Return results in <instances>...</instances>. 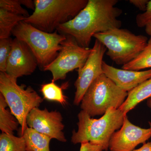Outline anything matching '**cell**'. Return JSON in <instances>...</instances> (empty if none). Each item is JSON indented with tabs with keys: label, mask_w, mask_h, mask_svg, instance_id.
<instances>
[{
	"label": "cell",
	"mask_w": 151,
	"mask_h": 151,
	"mask_svg": "<svg viewBox=\"0 0 151 151\" xmlns=\"http://www.w3.org/2000/svg\"><path fill=\"white\" fill-rule=\"evenodd\" d=\"M118 0H88L86 6L71 20L59 26L60 34L73 37L80 46L89 48L92 37L99 33L120 28L118 18L123 11L115 6Z\"/></svg>",
	"instance_id": "obj_1"
},
{
	"label": "cell",
	"mask_w": 151,
	"mask_h": 151,
	"mask_svg": "<svg viewBox=\"0 0 151 151\" xmlns=\"http://www.w3.org/2000/svg\"><path fill=\"white\" fill-rule=\"evenodd\" d=\"M125 115L119 109L111 108L99 119H94L81 110L78 115V129L73 130L71 142L73 144L89 142L102 146L108 151L111 136L121 129Z\"/></svg>",
	"instance_id": "obj_2"
},
{
	"label": "cell",
	"mask_w": 151,
	"mask_h": 151,
	"mask_svg": "<svg viewBox=\"0 0 151 151\" xmlns=\"http://www.w3.org/2000/svg\"><path fill=\"white\" fill-rule=\"evenodd\" d=\"M35 9L23 21L38 29L52 33L71 20L86 6L88 0H34Z\"/></svg>",
	"instance_id": "obj_3"
},
{
	"label": "cell",
	"mask_w": 151,
	"mask_h": 151,
	"mask_svg": "<svg viewBox=\"0 0 151 151\" xmlns=\"http://www.w3.org/2000/svg\"><path fill=\"white\" fill-rule=\"evenodd\" d=\"M12 34L29 47L42 69L56 58L61 49L60 43L66 38V35L57 30L46 32L24 21L16 26Z\"/></svg>",
	"instance_id": "obj_4"
},
{
	"label": "cell",
	"mask_w": 151,
	"mask_h": 151,
	"mask_svg": "<svg viewBox=\"0 0 151 151\" xmlns=\"http://www.w3.org/2000/svg\"><path fill=\"white\" fill-rule=\"evenodd\" d=\"M0 93L12 114L21 126V135L28 128L27 119L34 108H38L43 99L30 86L19 85L17 79L5 72L0 73Z\"/></svg>",
	"instance_id": "obj_5"
},
{
	"label": "cell",
	"mask_w": 151,
	"mask_h": 151,
	"mask_svg": "<svg viewBox=\"0 0 151 151\" xmlns=\"http://www.w3.org/2000/svg\"><path fill=\"white\" fill-rule=\"evenodd\" d=\"M94 38L105 45L106 54L118 65H125L136 58L147 46L145 36L136 35L129 30L115 29L99 33Z\"/></svg>",
	"instance_id": "obj_6"
},
{
	"label": "cell",
	"mask_w": 151,
	"mask_h": 151,
	"mask_svg": "<svg viewBox=\"0 0 151 151\" xmlns=\"http://www.w3.org/2000/svg\"><path fill=\"white\" fill-rule=\"evenodd\" d=\"M128 92L116 86L111 79L101 74L91 84L81 101V108L91 117L104 115L111 108L119 109Z\"/></svg>",
	"instance_id": "obj_7"
},
{
	"label": "cell",
	"mask_w": 151,
	"mask_h": 151,
	"mask_svg": "<svg viewBox=\"0 0 151 151\" xmlns=\"http://www.w3.org/2000/svg\"><path fill=\"white\" fill-rule=\"evenodd\" d=\"M66 35L58 56L43 69L51 72L54 81L64 80L68 72L83 67L92 52V48L82 47L73 37Z\"/></svg>",
	"instance_id": "obj_8"
},
{
	"label": "cell",
	"mask_w": 151,
	"mask_h": 151,
	"mask_svg": "<svg viewBox=\"0 0 151 151\" xmlns=\"http://www.w3.org/2000/svg\"><path fill=\"white\" fill-rule=\"evenodd\" d=\"M107 48L97 40H95L92 52L83 67L77 69L78 78L74 84L76 89L73 104L78 105L84 94L93 81L103 74V62Z\"/></svg>",
	"instance_id": "obj_9"
},
{
	"label": "cell",
	"mask_w": 151,
	"mask_h": 151,
	"mask_svg": "<svg viewBox=\"0 0 151 151\" xmlns=\"http://www.w3.org/2000/svg\"><path fill=\"white\" fill-rule=\"evenodd\" d=\"M63 117L58 111H49L46 108L41 110L34 108L28 114L27 119L28 127L37 132L65 142L66 139L63 132L64 126L62 123Z\"/></svg>",
	"instance_id": "obj_10"
},
{
	"label": "cell",
	"mask_w": 151,
	"mask_h": 151,
	"mask_svg": "<svg viewBox=\"0 0 151 151\" xmlns=\"http://www.w3.org/2000/svg\"><path fill=\"white\" fill-rule=\"evenodd\" d=\"M151 137V129H143L132 124L127 116L121 129L113 133L109 144L111 151H133L138 145Z\"/></svg>",
	"instance_id": "obj_11"
},
{
	"label": "cell",
	"mask_w": 151,
	"mask_h": 151,
	"mask_svg": "<svg viewBox=\"0 0 151 151\" xmlns=\"http://www.w3.org/2000/svg\"><path fill=\"white\" fill-rule=\"evenodd\" d=\"M37 65L36 59L29 47L17 38L13 40L6 73L17 79L24 76L31 75Z\"/></svg>",
	"instance_id": "obj_12"
},
{
	"label": "cell",
	"mask_w": 151,
	"mask_h": 151,
	"mask_svg": "<svg viewBox=\"0 0 151 151\" xmlns=\"http://www.w3.org/2000/svg\"><path fill=\"white\" fill-rule=\"evenodd\" d=\"M103 73L120 89L129 92L151 78V68L145 71L119 69L103 62Z\"/></svg>",
	"instance_id": "obj_13"
},
{
	"label": "cell",
	"mask_w": 151,
	"mask_h": 151,
	"mask_svg": "<svg viewBox=\"0 0 151 151\" xmlns=\"http://www.w3.org/2000/svg\"><path fill=\"white\" fill-rule=\"evenodd\" d=\"M151 97V78L128 92L125 102L119 108L125 115L143 100Z\"/></svg>",
	"instance_id": "obj_14"
},
{
	"label": "cell",
	"mask_w": 151,
	"mask_h": 151,
	"mask_svg": "<svg viewBox=\"0 0 151 151\" xmlns=\"http://www.w3.org/2000/svg\"><path fill=\"white\" fill-rule=\"evenodd\" d=\"M24 138L27 151H50V142L51 138L28 127L21 135Z\"/></svg>",
	"instance_id": "obj_15"
},
{
	"label": "cell",
	"mask_w": 151,
	"mask_h": 151,
	"mask_svg": "<svg viewBox=\"0 0 151 151\" xmlns=\"http://www.w3.org/2000/svg\"><path fill=\"white\" fill-rule=\"evenodd\" d=\"M7 106L5 99L0 93V129L2 133L13 134L19 124L11 111L6 109Z\"/></svg>",
	"instance_id": "obj_16"
},
{
	"label": "cell",
	"mask_w": 151,
	"mask_h": 151,
	"mask_svg": "<svg viewBox=\"0 0 151 151\" xmlns=\"http://www.w3.org/2000/svg\"><path fill=\"white\" fill-rule=\"evenodd\" d=\"M26 18L0 8V39L10 37L14 28Z\"/></svg>",
	"instance_id": "obj_17"
},
{
	"label": "cell",
	"mask_w": 151,
	"mask_h": 151,
	"mask_svg": "<svg viewBox=\"0 0 151 151\" xmlns=\"http://www.w3.org/2000/svg\"><path fill=\"white\" fill-rule=\"evenodd\" d=\"M125 70L140 71L142 69L151 68V37L147 46L136 58L126 65H123Z\"/></svg>",
	"instance_id": "obj_18"
},
{
	"label": "cell",
	"mask_w": 151,
	"mask_h": 151,
	"mask_svg": "<svg viewBox=\"0 0 151 151\" xmlns=\"http://www.w3.org/2000/svg\"><path fill=\"white\" fill-rule=\"evenodd\" d=\"M0 151H27L24 138L2 133L0 135Z\"/></svg>",
	"instance_id": "obj_19"
},
{
	"label": "cell",
	"mask_w": 151,
	"mask_h": 151,
	"mask_svg": "<svg viewBox=\"0 0 151 151\" xmlns=\"http://www.w3.org/2000/svg\"><path fill=\"white\" fill-rule=\"evenodd\" d=\"M63 86H58L52 80L50 83L42 84L40 91L44 99L49 101L58 102L64 105L67 104V99L63 92Z\"/></svg>",
	"instance_id": "obj_20"
},
{
	"label": "cell",
	"mask_w": 151,
	"mask_h": 151,
	"mask_svg": "<svg viewBox=\"0 0 151 151\" xmlns=\"http://www.w3.org/2000/svg\"><path fill=\"white\" fill-rule=\"evenodd\" d=\"M0 8L11 13L23 16L26 18L30 16L27 11L22 6L20 0H1Z\"/></svg>",
	"instance_id": "obj_21"
},
{
	"label": "cell",
	"mask_w": 151,
	"mask_h": 151,
	"mask_svg": "<svg viewBox=\"0 0 151 151\" xmlns=\"http://www.w3.org/2000/svg\"><path fill=\"white\" fill-rule=\"evenodd\" d=\"M13 40L10 37L0 39V70L5 72Z\"/></svg>",
	"instance_id": "obj_22"
},
{
	"label": "cell",
	"mask_w": 151,
	"mask_h": 151,
	"mask_svg": "<svg viewBox=\"0 0 151 151\" xmlns=\"http://www.w3.org/2000/svg\"><path fill=\"white\" fill-rule=\"evenodd\" d=\"M136 22L139 27H146L151 22V0L149 1L146 10L143 13L138 14L136 18Z\"/></svg>",
	"instance_id": "obj_23"
},
{
	"label": "cell",
	"mask_w": 151,
	"mask_h": 151,
	"mask_svg": "<svg viewBox=\"0 0 151 151\" xmlns=\"http://www.w3.org/2000/svg\"><path fill=\"white\" fill-rule=\"evenodd\" d=\"M103 147L89 142L81 143L79 151H103Z\"/></svg>",
	"instance_id": "obj_24"
},
{
	"label": "cell",
	"mask_w": 151,
	"mask_h": 151,
	"mask_svg": "<svg viewBox=\"0 0 151 151\" xmlns=\"http://www.w3.org/2000/svg\"><path fill=\"white\" fill-rule=\"evenodd\" d=\"M129 3L139 9L145 12L146 10L149 0H130Z\"/></svg>",
	"instance_id": "obj_25"
},
{
	"label": "cell",
	"mask_w": 151,
	"mask_h": 151,
	"mask_svg": "<svg viewBox=\"0 0 151 151\" xmlns=\"http://www.w3.org/2000/svg\"><path fill=\"white\" fill-rule=\"evenodd\" d=\"M21 4L22 5L26 7L27 8L35 11V4L34 1L32 0H20Z\"/></svg>",
	"instance_id": "obj_26"
},
{
	"label": "cell",
	"mask_w": 151,
	"mask_h": 151,
	"mask_svg": "<svg viewBox=\"0 0 151 151\" xmlns=\"http://www.w3.org/2000/svg\"><path fill=\"white\" fill-rule=\"evenodd\" d=\"M133 151H151V141L145 143L140 148L134 150Z\"/></svg>",
	"instance_id": "obj_27"
},
{
	"label": "cell",
	"mask_w": 151,
	"mask_h": 151,
	"mask_svg": "<svg viewBox=\"0 0 151 151\" xmlns=\"http://www.w3.org/2000/svg\"><path fill=\"white\" fill-rule=\"evenodd\" d=\"M145 32L146 33L151 37V22L150 24L146 26Z\"/></svg>",
	"instance_id": "obj_28"
},
{
	"label": "cell",
	"mask_w": 151,
	"mask_h": 151,
	"mask_svg": "<svg viewBox=\"0 0 151 151\" xmlns=\"http://www.w3.org/2000/svg\"><path fill=\"white\" fill-rule=\"evenodd\" d=\"M147 105L148 106L149 108H151V97L148 99L147 101ZM150 128L151 129V123H150Z\"/></svg>",
	"instance_id": "obj_29"
}]
</instances>
